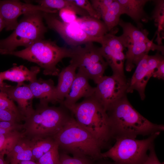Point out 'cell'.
Masks as SVG:
<instances>
[{"mask_svg":"<svg viewBox=\"0 0 164 164\" xmlns=\"http://www.w3.org/2000/svg\"><path fill=\"white\" fill-rule=\"evenodd\" d=\"M96 164H116L114 162L107 160L105 158H102L96 161Z\"/></svg>","mask_w":164,"mask_h":164,"instance_id":"obj_36","label":"cell"},{"mask_svg":"<svg viewBox=\"0 0 164 164\" xmlns=\"http://www.w3.org/2000/svg\"><path fill=\"white\" fill-rule=\"evenodd\" d=\"M13 131H11L9 130L5 129L0 127V134H6Z\"/></svg>","mask_w":164,"mask_h":164,"instance_id":"obj_40","label":"cell"},{"mask_svg":"<svg viewBox=\"0 0 164 164\" xmlns=\"http://www.w3.org/2000/svg\"><path fill=\"white\" fill-rule=\"evenodd\" d=\"M114 0H91L90 2L94 9L101 17Z\"/></svg>","mask_w":164,"mask_h":164,"instance_id":"obj_31","label":"cell"},{"mask_svg":"<svg viewBox=\"0 0 164 164\" xmlns=\"http://www.w3.org/2000/svg\"><path fill=\"white\" fill-rule=\"evenodd\" d=\"M15 164H37L36 162L32 160H24L19 162Z\"/></svg>","mask_w":164,"mask_h":164,"instance_id":"obj_38","label":"cell"},{"mask_svg":"<svg viewBox=\"0 0 164 164\" xmlns=\"http://www.w3.org/2000/svg\"><path fill=\"white\" fill-rule=\"evenodd\" d=\"M34 11L52 13H56L58 11L38 5L23 3L19 0L0 1V14L4 21L7 31L15 29L18 23L17 19L21 15Z\"/></svg>","mask_w":164,"mask_h":164,"instance_id":"obj_13","label":"cell"},{"mask_svg":"<svg viewBox=\"0 0 164 164\" xmlns=\"http://www.w3.org/2000/svg\"><path fill=\"white\" fill-rule=\"evenodd\" d=\"M72 116L63 104L50 106L48 104L39 103L32 113L23 120L24 135L30 139L53 137Z\"/></svg>","mask_w":164,"mask_h":164,"instance_id":"obj_4","label":"cell"},{"mask_svg":"<svg viewBox=\"0 0 164 164\" xmlns=\"http://www.w3.org/2000/svg\"><path fill=\"white\" fill-rule=\"evenodd\" d=\"M123 33L120 36L127 51L125 55V70L131 71L149 51L157 50L162 55L164 46L156 44L148 38L149 32L146 29H139L131 23L120 19L118 23Z\"/></svg>","mask_w":164,"mask_h":164,"instance_id":"obj_7","label":"cell"},{"mask_svg":"<svg viewBox=\"0 0 164 164\" xmlns=\"http://www.w3.org/2000/svg\"><path fill=\"white\" fill-rule=\"evenodd\" d=\"M122 14L120 5L117 0H114L101 16L107 26L108 32H111L118 24L120 17Z\"/></svg>","mask_w":164,"mask_h":164,"instance_id":"obj_23","label":"cell"},{"mask_svg":"<svg viewBox=\"0 0 164 164\" xmlns=\"http://www.w3.org/2000/svg\"><path fill=\"white\" fill-rule=\"evenodd\" d=\"M60 164H96V161L86 157H76L59 152Z\"/></svg>","mask_w":164,"mask_h":164,"instance_id":"obj_28","label":"cell"},{"mask_svg":"<svg viewBox=\"0 0 164 164\" xmlns=\"http://www.w3.org/2000/svg\"><path fill=\"white\" fill-rule=\"evenodd\" d=\"M76 4L86 11L90 16L100 19L101 17L94 9L90 1L88 0H73Z\"/></svg>","mask_w":164,"mask_h":164,"instance_id":"obj_30","label":"cell"},{"mask_svg":"<svg viewBox=\"0 0 164 164\" xmlns=\"http://www.w3.org/2000/svg\"><path fill=\"white\" fill-rule=\"evenodd\" d=\"M33 161L37 162L56 144L53 137L31 139Z\"/></svg>","mask_w":164,"mask_h":164,"instance_id":"obj_24","label":"cell"},{"mask_svg":"<svg viewBox=\"0 0 164 164\" xmlns=\"http://www.w3.org/2000/svg\"><path fill=\"white\" fill-rule=\"evenodd\" d=\"M56 14L43 12L44 20L48 27L57 32L67 44L74 47L91 42L100 43L101 39L88 36L75 22H64Z\"/></svg>","mask_w":164,"mask_h":164,"instance_id":"obj_10","label":"cell"},{"mask_svg":"<svg viewBox=\"0 0 164 164\" xmlns=\"http://www.w3.org/2000/svg\"><path fill=\"white\" fill-rule=\"evenodd\" d=\"M155 7L152 13V19H155V22L158 23V31L160 32L163 29L164 19V1H153Z\"/></svg>","mask_w":164,"mask_h":164,"instance_id":"obj_27","label":"cell"},{"mask_svg":"<svg viewBox=\"0 0 164 164\" xmlns=\"http://www.w3.org/2000/svg\"><path fill=\"white\" fill-rule=\"evenodd\" d=\"M28 85L34 97L39 98V103L48 104L58 103L56 97V86L51 79L39 78L29 82Z\"/></svg>","mask_w":164,"mask_h":164,"instance_id":"obj_17","label":"cell"},{"mask_svg":"<svg viewBox=\"0 0 164 164\" xmlns=\"http://www.w3.org/2000/svg\"><path fill=\"white\" fill-rule=\"evenodd\" d=\"M107 112L112 138L115 140L123 138H136L139 135H150L164 130L163 125L152 122L136 110L126 95L111 106Z\"/></svg>","mask_w":164,"mask_h":164,"instance_id":"obj_1","label":"cell"},{"mask_svg":"<svg viewBox=\"0 0 164 164\" xmlns=\"http://www.w3.org/2000/svg\"><path fill=\"white\" fill-rule=\"evenodd\" d=\"M74 22L87 35L94 38L101 39L108 32L103 21L90 16L77 18Z\"/></svg>","mask_w":164,"mask_h":164,"instance_id":"obj_20","label":"cell"},{"mask_svg":"<svg viewBox=\"0 0 164 164\" xmlns=\"http://www.w3.org/2000/svg\"><path fill=\"white\" fill-rule=\"evenodd\" d=\"M40 71V68L36 66L29 69L23 65H15L10 69L0 73V77L3 80L16 82L17 86H20L24 84L25 81L31 82L35 81Z\"/></svg>","mask_w":164,"mask_h":164,"instance_id":"obj_18","label":"cell"},{"mask_svg":"<svg viewBox=\"0 0 164 164\" xmlns=\"http://www.w3.org/2000/svg\"><path fill=\"white\" fill-rule=\"evenodd\" d=\"M0 109L12 112L18 116L24 118L13 101L10 99L5 92L0 91Z\"/></svg>","mask_w":164,"mask_h":164,"instance_id":"obj_29","label":"cell"},{"mask_svg":"<svg viewBox=\"0 0 164 164\" xmlns=\"http://www.w3.org/2000/svg\"><path fill=\"white\" fill-rule=\"evenodd\" d=\"M77 68L75 63L70 62V64L60 72L58 75V84L56 86V97L58 103L62 104L69 93Z\"/></svg>","mask_w":164,"mask_h":164,"instance_id":"obj_19","label":"cell"},{"mask_svg":"<svg viewBox=\"0 0 164 164\" xmlns=\"http://www.w3.org/2000/svg\"><path fill=\"white\" fill-rule=\"evenodd\" d=\"M61 152L97 161L102 158V149L97 140L76 121L73 115L53 137Z\"/></svg>","mask_w":164,"mask_h":164,"instance_id":"obj_3","label":"cell"},{"mask_svg":"<svg viewBox=\"0 0 164 164\" xmlns=\"http://www.w3.org/2000/svg\"><path fill=\"white\" fill-rule=\"evenodd\" d=\"M9 85L3 82V80L0 77V91H4L5 89Z\"/></svg>","mask_w":164,"mask_h":164,"instance_id":"obj_37","label":"cell"},{"mask_svg":"<svg viewBox=\"0 0 164 164\" xmlns=\"http://www.w3.org/2000/svg\"><path fill=\"white\" fill-rule=\"evenodd\" d=\"M59 16L60 19L63 22L72 23L75 22L77 19V14L73 11L67 9L59 10Z\"/></svg>","mask_w":164,"mask_h":164,"instance_id":"obj_32","label":"cell"},{"mask_svg":"<svg viewBox=\"0 0 164 164\" xmlns=\"http://www.w3.org/2000/svg\"><path fill=\"white\" fill-rule=\"evenodd\" d=\"M147 158L142 164H163L158 159L156 154L154 143L151 147Z\"/></svg>","mask_w":164,"mask_h":164,"instance_id":"obj_34","label":"cell"},{"mask_svg":"<svg viewBox=\"0 0 164 164\" xmlns=\"http://www.w3.org/2000/svg\"><path fill=\"white\" fill-rule=\"evenodd\" d=\"M23 120L21 117L15 113L5 110L0 109V121H10L19 122Z\"/></svg>","mask_w":164,"mask_h":164,"instance_id":"obj_33","label":"cell"},{"mask_svg":"<svg viewBox=\"0 0 164 164\" xmlns=\"http://www.w3.org/2000/svg\"><path fill=\"white\" fill-rule=\"evenodd\" d=\"M37 164H60L58 145L56 144L51 149L36 162Z\"/></svg>","mask_w":164,"mask_h":164,"instance_id":"obj_26","label":"cell"},{"mask_svg":"<svg viewBox=\"0 0 164 164\" xmlns=\"http://www.w3.org/2000/svg\"><path fill=\"white\" fill-rule=\"evenodd\" d=\"M43 12L34 11L23 15L12 33L0 40V54L8 55L18 47L26 48L44 39L47 28L43 22Z\"/></svg>","mask_w":164,"mask_h":164,"instance_id":"obj_6","label":"cell"},{"mask_svg":"<svg viewBox=\"0 0 164 164\" xmlns=\"http://www.w3.org/2000/svg\"><path fill=\"white\" fill-rule=\"evenodd\" d=\"M73 54L72 48L60 46L55 41L44 39L24 49L8 54L36 63L43 68L44 75L53 76H58L60 72L56 66L58 63L64 58H71Z\"/></svg>","mask_w":164,"mask_h":164,"instance_id":"obj_5","label":"cell"},{"mask_svg":"<svg viewBox=\"0 0 164 164\" xmlns=\"http://www.w3.org/2000/svg\"><path fill=\"white\" fill-rule=\"evenodd\" d=\"M120 5L122 14H126L135 23L137 27L143 28L142 22L146 23L152 18L144 10L149 0H117Z\"/></svg>","mask_w":164,"mask_h":164,"instance_id":"obj_16","label":"cell"},{"mask_svg":"<svg viewBox=\"0 0 164 164\" xmlns=\"http://www.w3.org/2000/svg\"><path fill=\"white\" fill-rule=\"evenodd\" d=\"M35 2L38 5L50 9L60 10L62 9L71 10L81 17L89 16L73 0H38Z\"/></svg>","mask_w":164,"mask_h":164,"instance_id":"obj_22","label":"cell"},{"mask_svg":"<svg viewBox=\"0 0 164 164\" xmlns=\"http://www.w3.org/2000/svg\"><path fill=\"white\" fill-rule=\"evenodd\" d=\"M3 91L10 99L17 102V107L24 120L33 112L32 101L34 97L28 84L24 83L15 87L9 85Z\"/></svg>","mask_w":164,"mask_h":164,"instance_id":"obj_14","label":"cell"},{"mask_svg":"<svg viewBox=\"0 0 164 164\" xmlns=\"http://www.w3.org/2000/svg\"><path fill=\"white\" fill-rule=\"evenodd\" d=\"M24 136L23 132L18 131L0 134V155L8 154Z\"/></svg>","mask_w":164,"mask_h":164,"instance_id":"obj_25","label":"cell"},{"mask_svg":"<svg viewBox=\"0 0 164 164\" xmlns=\"http://www.w3.org/2000/svg\"><path fill=\"white\" fill-rule=\"evenodd\" d=\"M156 70L154 72L153 76V77L159 79H164V60H162L159 64Z\"/></svg>","mask_w":164,"mask_h":164,"instance_id":"obj_35","label":"cell"},{"mask_svg":"<svg viewBox=\"0 0 164 164\" xmlns=\"http://www.w3.org/2000/svg\"><path fill=\"white\" fill-rule=\"evenodd\" d=\"M89 80L87 76L78 69L69 92L62 104L67 107L75 104L82 97L85 98L93 95L95 87L90 85Z\"/></svg>","mask_w":164,"mask_h":164,"instance_id":"obj_15","label":"cell"},{"mask_svg":"<svg viewBox=\"0 0 164 164\" xmlns=\"http://www.w3.org/2000/svg\"><path fill=\"white\" fill-rule=\"evenodd\" d=\"M4 155H0V164H8L4 159Z\"/></svg>","mask_w":164,"mask_h":164,"instance_id":"obj_41","label":"cell"},{"mask_svg":"<svg viewBox=\"0 0 164 164\" xmlns=\"http://www.w3.org/2000/svg\"><path fill=\"white\" fill-rule=\"evenodd\" d=\"M97 84L93 95L106 111L126 95L128 84L126 77L113 74L103 76Z\"/></svg>","mask_w":164,"mask_h":164,"instance_id":"obj_9","label":"cell"},{"mask_svg":"<svg viewBox=\"0 0 164 164\" xmlns=\"http://www.w3.org/2000/svg\"><path fill=\"white\" fill-rule=\"evenodd\" d=\"M160 133L156 132L142 140L126 138L117 139L113 146L101 153L102 157L110 158L116 164H142L147 158L148 151Z\"/></svg>","mask_w":164,"mask_h":164,"instance_id":"obj_8","label":"cell"},{"mask_svg":"<svg viewBox=\"0 0 164 164\" xmlns=\"http://www.w3.org/2000/svg\"><path fill=\"white\" fill-rule=\"evenodd\" d=\"M100 47L101 53L108 66L111 68L113 74L126 77L124 72L125 48L120 36L109 32L101 39Z\"/></svg>","mask_w":164,"mask_h":164,"instance_id":"obj_11","label":"cell"},{"mask_svg":"<svg viewBox=\"0 0 164 164\" xmlns=\"http://www.w3.org/2000/svg\"><path fill=\"white\" fill-rule=\"evenodd\" d=\"M66 108L78 123L92 135L102 149L108 146L113 139L108 116L93 95Z\"/></svg>","mask_w":164,"mask_h":164,"instance_id":"obj_2","label":"cell"},{"mask_svg":"<svg viewBox=\"0 0 164 164\" xmlns=\"http://www.w3.org/2000/svg\"><path fill=\"white\" fill-rule=\"evenodd\" d=\"M164 59L162 55L158 51L153 55L145 56L140 61L129 81L127 93H132L134 90L138 93L141 99L145 97V92L146 85L160 62Z\"/></svg>","mask_w":164,"mask_h":164,"instance_id":"obj_12","label":"cell"},{"mask_svg":"<svg viewBox=\"0 0 164 164\" xmlns=\"http://www.w3.org/2000/svg\"><path fill=\"white\" fill-rule=\"evenodd\" d=\"M6 155L10 164H15L21 161H33L31 139L24 136Z\"/></svg>","mask_w":164,"mask_h":164,"instance_id":"obj_21","label":"cell"},{"mask_svg":"<svg viewBox=\"0 0 164 164\" xmlns=\"http://www.w3.org/2000/svg\"><path fill=\"white\" fill-rule=\"evenodd\" d=\"M4 28H5V22L1 15L0 14V32Z\"/></svg>","mask_w":164,"mask_h":164,"instance_id":"obj_39","label":"cell"}]
</instances>
